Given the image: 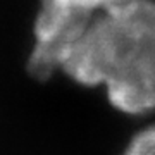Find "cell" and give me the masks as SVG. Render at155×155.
Here are the masks:
<instances>
[{
  "instance_id": "obj_1",
  "label": "cell",
  "mask_w": 155,
  "mask_h": 155,
  "mask_svg": "<svg viewBox=\"0 0 155 155\" xmlns=\"http://www.w3.org/2000/svg\"><path fill=\"white\" fill-rule=\"evenodd\" d=\"M59 72L83 88H104L122 116L155 112V0H127L93 17Z\"/></svg>"
},
{
  "instance_id": "obj_2",
  "label": "cell",
  "mask_w": 155,
  "mask_h": 155,
  "mask_svg": "<svg viewBox=\"0 0 155 155\" xmlns=\"http://www.w3.org/2000/svg\"><path fill=\"white\" fill-rule=\"evenodd\" d=\"M127 0H40L33 22V47L26 69L38 81L59 72L67 48L90 26L93 17Z\"/></svg>"
},
{
  "instance_id": "obj_3",
  "label": "cell",
  "mask_w": 155,
  "mask_h": 155,
  "mask_svg": "<svg viewBox=\"0 0 155 155\" xmlns=\"http://www.w3.org/2000/svg\"><path fill=\"white\" fill-rule=\"evenodd\" d=\"M122 155H155V124L138 129L126 143Z\"/></svg>"
}]
</instances>
